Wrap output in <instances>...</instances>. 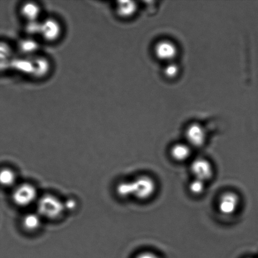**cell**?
Instances as JSON below:
<instances>
[{
    "mask_svg": "<svg viewBox=\"0 0 258 258\" xmlns=\"http://www.w3.org/2000/svg\"><path fill=\"white\" fill-rule=\"evenodd\" d=\"M156 190L155 181L148 176L139 177L133 181L122 182L117 186V193L122 198L134 197L141 201L151 198Z\"/></svg>",
    "mask_w": 258,
    "mask_h": 258,
    "instance_id": "1",
    "label": "cell"
},
{
    "mask_svg": "<svg viewBox=\"0 0 258 258\" xmlns=\"http://www.w3.org/2000/svg\"><path fill=\"white\" fill-rule=\"evenodd\" d=\"M66 210L64 204L52 195H45L37 201V214L49 220L60 218Z\"/></svg>",
    "mask_w": 258,
    "mask_h": 258,
    "instance_id": "2",
    "label": "cell"
},
{
    "mask_svg": "<svg viewBox=\"0 0 258 258\" xmlns=\"http://www.w3.org/2000/svg\"><path fill=\"white\" fill-rule=\"evenodd\" d=\"M37 191L34 186L23 183L17 186L12 194V199L18 206L26 207L36 201Z\"/></svg>",
    "mask_w": 258,
    "mask_h": 258,
    "instance_id": "3",
    "label": "cell"
},
{
    "mask_svg": "<svg viewBox=\"0 0 258 258\" xmlns=\"http://www.w3.org/2000/svg\"><path fill=\"white\" fill-rule=\"evenodd\" d=\"M62 26L60 22L54 18H48L41 22L40 35L45 41L55 42L62 35Z\"/></svg>",
    "mask_w": 258,
    "mask_h": 258,
    "instance_id": "4",
    "label": "cell"
},
{
    "mask_svg": "<svg viewBox=\"0 0 258 258\" xmlns=\"http://www.w3.org/2000/svg\"><path fill=\"white\" fill-rule=\"evenodd\" d=\"M191 170L196 179L206 182L213 176V167L209 161L203 158L196 159L191 164Z\"/></svg>",
    "mask_w": 258,
    "mask_h": 258,
    "instance_id": "5",
    "label": "cell"
},
{
    "mask_svg": "<svg viewBox=\"0 0 258 258\" xmlns=\"http://www.w3.org/2000/svg\"><path fill=\"white\" fill-rule=\"evenodd\" d=\"M239 204V197L232 192L222 195L219 199L218 209L220 212L226 216L232 215L236 212Z\"/></svg>",
    "mask_w": 258,
    "mask_h": 258,
    "instance_id": "6",
    "label": "cell"
},
{
    "mask_svg": "<svg viewBox=\"0 0 258 258\" xmlns=\"http://www.w3.org/2000/svg\"><path fill=\"white\" fill-rule=\"evenodd\" d=\"M186 138L188 143L192 146L197 148L201 147L206 143V131L199 123H192L186 129Z\"/></svg>",
    "mask_w": 258,
    "mask_h": 258,
    "instance_id": "7",
    "label": "cell"
},
{
    "mask_svg": "<svg viewBox=\"0 0 258 258\" xmlns=\"http://www.w3.org/2000/svg\"><path fill=\"white\" fill-rule=\"evenodd\" d=\"M154 51L158 59L169 61L176 57L177 48L173 42L169 40H162L156 44Z\"/></svg>",
    "mask_w": 258,
    "mask_h": 258,
    "instance_id": "8",
    "label": "cell"
},
{
    "mask_svg": "<svg viewBox=\"0 0 258 258\" xmlns=\"http://www.w3.org/2000/svg\"><path fill=\"white\" fill-rule=\"evenodd\" d=\"M20 12L27 22L38 21L41 14V8L36 3L27 2L22 5Z\"/></svg>",
    "mask_w": 258,
    "mask_h": 258,
    "instance_id": "9",
    "label": "cell"
},
{
    "mask_svg": "<svg viewBox=\"0 0 258 258\" xmlns=\"http://www.w3.org/2000/svg\"><path fill=\"white\" fill-rule=\"evenodd\" d=\"M17 72L24 73V74L32 75L33 73V57H25L20 55L15 57L13 59L11 67Z\"/></svg>",
    "mask_w": 258,
    "mask_h": 258,
    "instance_id": "10",
    "label": "cell"
},
{
    "mask_svg": "<svg viewBox=\"0 0 258 258\" xmlns=\"http://www.w3.org/2000/svg\"><path fill=\"white\" fill-rule=\"evenodd\" d=\"M50 64L49 60L44 57H33L32 76L41 78L46 76L50 72Z\"/></svg>",
    "mask_w": 258,
    "mask_h": 258,
    "instance_id": "11",
    "label": "cell"
},
{
    "mask_svg": "<svg viewBox=\"0 0 258 258\" xmlns=\"http://www.w3.org/2000/svg\"><path fill=\"white\" fill-rule=\"evenodd\" d=\"M14 57L11 47L6 43L0 42V72L10 68Z\"/></svg>",
    "mask_w": 258,
    "mask_h": 258,
    "instance_id": "12",
    "label": "cell"
},
{
    "mask_svg": "<svg viewBox=\"0 0 258 258\" xmlns=\"http://www.w3.org/2000/svg\"><path fill=\"white\" fill-rule=\"evenodd\" d=\"M138 10L135 2L131 1H121L117 2L116 5V12L120 17L128 19L133 17Z\"/></svg>",
    "mask_w": 258,
    "mask_h": 258,
    "instance_id": "13",
    "label": "cell"
},
{
    "mask_svg": "<svg viewBox=\"0 0 258 258\" xmlns=\"http://www.w3.org/2000/svg\"><path fill=\"white\" fill-rule=\"evenodd\" d=\"M19 50L22 56L32 57L35 55L39 45L32 37L22 40L20 42Z\"/></svg>",
    "mask_w": 258,
    "mask_h": 258,
    "instance_id": "14",
    "label": "cell"
},
{
    "mask_svg": "<svg viewBox=\"0 0 258 258\" xmlns=\"http://www.w3.org/2000/svg\"><path fill=\"white\" fill-rule=\"evenodd\" d=\"M42 217L38 214H28L22 219V226L29 232L37 231L42 225Z\"/></svg>",
    "mask_w": 258,
    "mask_h": 258,
    "instance_id": "15",
    "label": "cell"
},
{
    "mask_svg": "<svg viewBox=\"0 0 258 258\" xmlns=\"http://www.w3.org/2000/svg\"><path fill=\"white\" fill-rule=\"evenodd\" d=\"M190 149L188 145L184 144H177L171 149L172 158L177 161H184L190 156Z\"/></svg>",
    "mask_w": 258,
    "mask_h": 258,
    "instance_id": "16",
    "label": "cell"
},
{
    "mask_svg": "<svg viewBox=\"0 0 258 258\" xmlns=\"http://www.w3.org/2000/svg\"><path fill=\"white\" fill-rule=\"evenodd\" d=\"M16 179V174L12 169L8 168L0 169V185L4 187L12 186Z\"/></svg>",
    "mask_w": 258,
    "mask_h": 258,
    "instance_id": "17",
    "label": "cell"
},
{
    "mask_svg": "<svg viewBox=\"0 0 258 258\" xmlns=\"http://www.w3.org/2000/svg\"><path fill=\"white\" fill-rule=\"evenodd\" d=\"M205 183L206 182L199 180V179H195L189 184V189L191 193L196 196H200L202 194L205 190Z\"/></svg>",
    "mask_w": 258,
    "mask_h": 258,
    "instance_id": "18",
    "label": "cell"
},
{
    "mask_svg": "<svg viewBox=\"0 0 258 258\" xmlns=\"http://www.w3.org/2000/svg\"><path fill=\"white\" fill-rule=\"evenodd\" d=\"M40 25H41L40 20L27 22L26 26H25V31L30 37L34 36V35H39Z\"/></svg>",
    "mask_w": 258,
    "mask_h": 258,
    "instance_id": "19",
    "label": "cell"
},
{
    "mask_svg": "<svg viewBox=\"0 0 258 258\" xmlns=\"http://www.w3.org/2000/svg\"><path fill=\"white\" fill-rule=\"evenodd\" d=\"M179 67L174 63H170L166 66L164 70V75L169 78H174L178 75Z\"/></svg>",
    "mask_w": 258,
    "mask_h": 258,
    "instance_id": "20",
    "label": "cell"
},
{
    "mask_svg": "<svg viewBox=\"0 0 258 258\" xmlns=\"http://www.w3.org/2000/svg\"><path fill=\"white\" fill-rule=\"evenodd\" d=\"M136 258H160L158 255L151 252H144L139 254Z\"/></svg>",
    "mask_w": 258,
    "mask_h": 258,
    "instance_id": "21",
    "label": "cell"
}]
</instances>
